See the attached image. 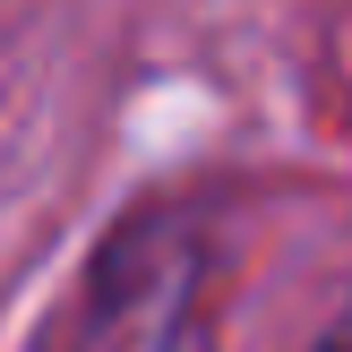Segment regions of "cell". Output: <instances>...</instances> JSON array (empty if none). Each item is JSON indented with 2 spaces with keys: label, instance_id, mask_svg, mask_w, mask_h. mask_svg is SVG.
Instances as JSON below:
<instances>
[{
  "label": "cell",
  "instance_id": "6da1fadb",
  "mask_svg": "<svg viewBox=\"0 0 352 352\" xmlns=\"http://www.w3.org/2000/svg\"><path fill=\"white\" fill-rule=\"evenodd\" d=\"M206 301V223L172 198H138L86 250L78 301L52 352H189Z\"/></svg>",
  "mask_w": 352,
  "mask_h": 352
},
{
  "label": "cell",
  "instance_id": "7a4b0ae2",
  "mask_svg": "<svg viewBox=\"0 0 352 352\" xmlns=\"http://www.w3.org/2000/svg\"><path fill=\"white\" fill-rule=\"evenodd\" d=\"M309 352H352V318H336V327H327V336L309 344Z\"/></svg>",
  "mask_w": 352,
  "mask_h": 352
}]
</instances>
